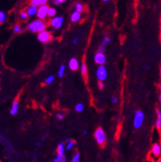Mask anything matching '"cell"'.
I'll list each match as a JSON object with an SVG mask.
<instances>
[{
    "label": "cell",
    "instance_id": "cell-1",
    "mask_svg": "<svg viewBox=\"0 0 161 162\" xmlns=\"http://www.w3.org/2000/svg\"><path fill=\"white\" fill-rule=\"evenodd\" d=\"M46 26L42 20H35L28 25V30L31 32H40L45 30Z\"/></svg>",
    "mask_w": 161,
    "mask_h": 162
},
{
    "label": "cell",
    "instance_id": "cell-2",
    "mask_svg": "<svg viewBox=\"0 0 161 162\" xmlns=\"http://www.w3.org/2000/svg\"><path fill=\"white\" fill-rule=\"evenodd\" d=\"M144 122V114L141 110H137L136 112L133 120V126L135 128H140Z\"/></svg>",
    "mask_w": 161,
    "mask_h": 162
},
{
    "label": "cell",
    "instance_id": "cell-3",
    "mask_svg": "<svg viewBox=\"0 0 161 162\" xmlns=\"http://www.w3.org/2000/svg\"><path fill=\"white\" fill-rule=\"evenodd\" d=\"M95 137L99 145H104L106 142V137L104 130L101 128H98L95 132Z\"/></svg>",
    "mask_w": 161,
    "mask_h": 162
},
{
    "label": "cell",
    "instance_id": "cell-4",
    "mask_svg": "<svg viewBox=\"0 0 161 162\" xmlns=\"http://www.w3.org/2000/svg\"><path fill=\"white\" fill-rule=\"evenodd\" d=\"M96 77L99 81H105L107 78V70L104 65H100L96 70Z\"/></svg>",
    "mask_w": 161,
    "mask_h": 162
},
{
    "label": "cell",
    "instance_id": "cell-5",
    "mask_svg": "<svg viewBox=\"0 0 161 162\" xmlns=\"http://www.w3.org/2000/svg\"><path fill=\"white\" fill-rule=\"evenodd\" d=\"M49 6H47L46 4L41 5L39 7V9H38L37 12V16L38 18L40 19V20H43L48 16V12H49Z\"/></svg>",
    "mask_w": 161,
    "mask_h": 162
},
{
    "label": "cell",
    "instance_id": "cell-6",
    "mask_svg": "<svg viewBox=\"0 0 161 162\" xmlns=\"http://www.w3.org/2000/svg\"><path fill=\"white\" fill-rule=\"evenodd\" d=\"M63 21H64V19H63V16H55L51 19L50 24H51V26H53L54 28L59 29L61 26H63Z\"/></svg>",
    "mask_w": 161,
    "mask_h": 162
},
{
    "label": "cell",
    "instance_id": "cell-7",
    "mask_svg": "<svg viewBox=\"0 0 161 162\" xmlns=\"http://www.w3.org/2000/svg\"><path fill=\"white\" fill-rule=\"evenodd\" d=\"M50 37H51V35L49 31H43L39 32V35H38V40L40 41L41 43H46L48 42L49 40H50Z\"/></svg>",
    "mask_w": 161,
    "mask_h": 162
},
{
    "label": "cell",
    "instance_id": "cell-8",
    "mask_svg": "<svg viewBox=\"0 0 161 162\" xmlns=\"http://www.w3.org/2000/svg\"><path fill=\"white\" fill-rule=\"evenodd\" d=\"M94 60L96 62V64H99V65H104V64H105V61H106V57L105 56V54H104L98 52L97 54H95Z\"/></svg>",
    "mask_w": 161,
    "mask_h": 162
},
{
    "label": "cell",
    "instance_id": "cell-9",
    "mask_svg": "<svg viewBox=\"0 0 161 162\" xmlns=\"http://www.w3.org/2000/svg\"><path fill=\"white\" fill-rule=\"evenodd\" d=\"M38 9H39V7L38 6H35V5H30V7H27L26 9V12L27 14L30 16H34L35 15H37Z\"/></svg>",
    "mask_w": 161,
    "mask_h": 162
},
{
    "label": "cell",
    "instance_id": "cell-10",
    "mask_svg": "<svg viewBox=\"0 0 161 162\" xmlns=\"http://www.w3.org/2000/svg\"><path fill=\"white\" fill-rule=\"evenodd\" d=\"M68 66H69V68L71 70L76 71L77 70V68H79V63H78L77 59L73 58V59H70V61L68 63Z\"/></svg>",
    "mask_w": 161,
    "mask_h": 162
},
{
    "label": "cell",
    "instance_id": "cell-11",
    "mask_svg": "<svg viewBox=\"0 0 161 162\" xmlns=\"http://www.w3.org/2000/svg\"><path fill=\"white\" fill-rule=\"evenodd\" d=\"M156 121H155V127L157 129H161V110L159 109H156Z\"/></svg>",
    "mask_w": 161,
    "mask_h": 162
},
{
    "label": "cell",
    "instance_id": "cell-12",
    "mask_svg": "<svg viewBox=\"0 0 161 162\" xmlns=\"http://www.w3.org/2000/svg\"><path fill=\"white\" fill-rule=\"evenodd\" d=\"M161 153V147L159 146V144L154 143L153 145V147H152V154L154 155V156H159Z\"/></svg>",
    "mask_w": 161,
    "mask_h": 162
},
{
    "label": "cell",
    "instance_id": "cell-13",
    "mask_svg": "<svg viewBox=\"0 0 161 162\" xmlns=\"http://www.w3.org/2000/svg\"><path fill=\"white\" fill-rule=\"evenodd\" d=\"M19 110V102L17 101H15L13 103H12V108L10 110V114L12 115H16L18 112Z\"/></svg>",
    "mask_w": 161,
    "mask_h": 162
},
{
    "label": "cell",
    "instance_id": "cell-14",
    "mask_svg": "<svg viewBox=\"0 0 161 162\" xmlns=\"http://www.w3.org/2000/svg\"><path fill=\"white\" fill-rule=\"evenodd\" d=\"M81 17H82L81 12L75 11L71 15V21H73V22H77V21H78L81 19Z\"/></svg>",
    "mask_w": 161,
    "mask_h": 162
},
{
    "label": "cell",
    "instance_id": "cell-15",
    "mask_svg": "<svg viewBox=\"0 0 161 162\" xmlns=\"http://www.w3.org/2000/svg\"><path fill=\"white\" fill-rule=\"evenodd\" d=\"M66 148L64 147V144L63 142H60L58 146V155H60V156H63V152H64V150Z\"/></svg>",
    "mask_w": 161,
    "mask_h": 162
},
{
    "label": "cell",
    "instance_id": "cell-16",
    "mask_svg": "<svg viewBox=\"0 0 161 162\" xmlns=\"http://www.w3.org/2000/svg\"><path fill=\"white\" fill-rule=\"evenodd\" d=\"M65 65H61L60 68H59V73H58V76L59 78H63V75H64V73H65Z\"/></svg>",
    "mask_w": 161,
    "mask_h": 162
},
{
    "label": "cell",
    "instance_id": "cell-17",
    "mask_svg": "<svg viewBox=\"0 0 161 162\" xmlns=\"http://www.w3.org/2000/svg\"><path fill=\"white\" fill-rule=\"evenodd\" d=\"M56 9L54 8V7H49V12H48V16H50V17H54L56 15Z\"/></svg>",
    "mask_w": 161,
    "mask_h": 162
},
{
    "label": "cell",
    "instance_id": "cell-18",
    "mask_svg": "<svg viewBox=\"0 0 161 162\" xmlns=\"http://www.w3.org/2000/svg\"><path fill=\"white\" fill-rule=\"evenodd\" d=\"M82 74L83 77H86L87 74V66L86 63H82Z\"/></svg>",
    "mask_w": 161,
    "mask_h": 162
},
{
    "label": "cell",
    "instance_id": "cell-19",
    "mask_svg": "<svg viewBox=\"0 0 161 162\" xmlns=\"http://www.w3.org/2000/svg\"><path fill=\"white\" fill-rule=\"evenodd\" d=\"M84 110V106L82 103H78L77 106H75V110L77 112H82Z\"/></svg>",
    "mask_w": 161,
    "mask_h": 162
},
{
    "label": "cell",
    "instance_id": "cell-20",
    "mask_svg": "<svg viewBox=\"0 0 161 162\" xmlns=\"http://www.w3.org/2000/svg\"><path fill=\"white\" fill-rule=\"evenodd\" d=\"M111 41V38L110 37H105L104 40H102V42H101V46H104V47H105L106 45L109 44V43Z\"/></svg>",
    "mask_w": 161,
    "mask_h": 162
},
{
    "label": "cell",
    "instance_id": "cell-21",
    "mask_svg": "<svg viewBox=\"0 0 161 162\" xmlns=\"http://www.w3.org/2000/svg\"><path fill=\"white\" fill-rule=\"evenodd\" d=\"M54 77L53 75H50V76H49L46 79H45V83H46L47 85H49V84H51L52 82H54Z\"/></svg>",
    "mask_w": 161,
    "mask_h": 162
},
{
    "label": "cell",
    "instance_id": "cell-22",
    "mask_svg": "<svg viewBox=\"0 0 161 162\" xmlns=\"http://www.w3.org/2000/svg\"><path fill=\"white\" fill-rule=\"evenodd\" d=\"M75 10L77 11V12H82L83 11V6H82L81 3H77L76 4V7H75Z\"/></svg>",
    "mask_w": 161,
    "mask_h": 162
},
{
    "label": "cell",
    "instance_id": "cell-23",
    "mask_svg": "<svg viewBox=\"0 0 161 162\" xmlns=\"http://www.w3.org/2000/svg\"><path fill=\"white\" fill-rule=\"evenodd\" d=\"M5 20H6V14H5V12H2V11H0V22L2 23Z\"/></svg>",
    "mask_w": 161,
    "mask_h": 162
},
{
    "label": "cell",
    "instance_id": "cell-24",
    "mask_svg": "<svg viewBox=\"0 0 161 162\" xmlns=\"http://www.w3.org/2000/svg\"><path fill=\"white\" fill-rule=\"evenodd\" d=\"M75 145V142L74 141H70L67 144V146H66V150H70L73 147V146Z\"/></svg>",
    "mask_w": 161,
    "mask_h": 162
},
{
    "label": "cell",
    "instance_id": "cell-25",
    "mask_svg": "<svg viewBox=\"0 0 161 162\" xmlns=\"http://www.w3.org/2000/svg\"><path fill=\"white\" fill-rule=\"evenodd\" d=\"M80 161V154L79 153H76L73 158L72 162H79Z\"/></svg>",
    "mask_w": 161,
    "mask_h": 162
},
{
    "label": "cell",
    "instance_id": "cell-26",
    "mask_svg": "<svg viewBox=\"0 0 161 162\" xmlns=\"http://www.w3.org/2000/svg\"><path fill=\"white\" fill-rule=\"evenodd\" d=\"M29 15L27 14V12H21V18L22 20H26L27 17H28Z\"/></svg>",
    "mask_w": 161,
    "mask_h": 162
},
{
    "label": "cell",
    "instance_id": "cell-27",
    "mask_svg": "<svg viewBox=\"0 0 161 162\" xmlns=\"http://www.w3.org/2000/svg\"><path fill=\"white\" fill-rule=\"evenodd\" d=\"M21 31V28L20 26H15L14 27H13V31H14L15 33H19Z\"/></svg>",
    "mask_w": 161,
    "mask_h": 162
},
{
    "label": "cell",
    "instance_id": "cell-28",
    "mask_svg": "<svg viewBox=\"0 0 161 162\" xmlns=\"http://www.w3.org/2000/svg\"><path fill=\"white\" fill-rule=\"evenodd\" d=\"M66 0H54V4L57 5V6H59L60 5L61 3H63V2H65Z\"/></svg>",
    "mask_w": 161,
    "mask_h": 162
},
{
    "label": "cell",
    "instance_id": "cell-29",
    "mask_svg": "<svg viewBox=\"0 0 161 162\" xmlns=\"http://www.w3.org/2000/svg\"><path fill=\"white\" fill-rule=\"evenodd\" d=\"M98 52H100V53H102V54H105V48L104 47V46H101V47L99 48Z\"/></svg>",
    "mask_w": 161,
    "mask_h": 162
},
{
    "label": "cell",
    "instance_id": "cell-30",
    "mask_svg": "<svg viewBox=\"0 0 161 162\" xmlns=\"http://www.w3.org/2000/svg\"><path fill=\"white\" fill-rule=\"evenodd\" d=\"M104 87H105V85H104V82H103L102 81H100V82H99V88H100V89H103V88H104Z\"/></svg>",
    "mask_w": 161,
    "mask_h": 162
},
{
    "label": "cell",
    "instance_id": "cell-31",
    "mask_svg": "<svg viewBox=\"0 0 161 162\" xmlns=\"http://www.w3.org/2000/svg\"><path fill=\"white\" fill-rule=\"evenodd\" d=\"M61 159H62V156H60V155H57V157L54 160V162H60Z\"/></svg>",
    "mask_w": 161,
    "mask_h": 162
},
{
    "label": "cell",
    "instance_id": "cell-32",
    "mask_svg": "<svg viewBox=\"0 0 161 162\" xmlns=\"http://www.w3.org/2000/svg\"><path fill=\"white\" fill-rule=\"evenodd\" d=\"M63 115H62V114H58V115H57V119H58L59 120L63 119Z\"/></svg>",
    "mask_w": 161,
    "mask_h": 162
},
{
    "label": "cell",
    "instance_id": "cell-33",
    "mask_svg": "<svg viewBox=\"0 0 161 162\" xmlns=\"http://www.w3.org/2000/svg\"><path fill=\"white\" fill-rule=\"evenodd\" d=\"M77 42H78V37L74 38L73 40V45H77Z\"/></svg>",
    "mask_w": 161,
    "mask_h": 162
},
{
    "label": "cell",
    "instance_id": "cell-34",
    "mask_svg": "<svg viewBox=\"0 0 161 162\" xmlns=\"http://www.w3.org/2000/svg\"><path fill=\"white\" fill-rule=\"evenodd\" d=\"M111 101H112L113 104H115L116 102H117V98L115 97H113L112 98H111Z\"/></svg>",
    "mask_w": 161,
    "mask_h": 162
},
{
    "label": "cell",
    "instance_id": "cell-35",
    "mask_svg": "<svg viewBox=\"0 0 161 162\" xmlns=\"http://www.w3.org/2000/svg\"><path fill=\"white\" fill-rule=\"evenodd\" d=\"M40 2H41V5H44L46 3L48 0H40Z\"/></svg>",
    "mask_w": 161,
    "mask_h": 162
},
{
    "label": "cell",
    "instance_id": "cell-36",
    "mask_svg": "<svg viewBox=\"0 0 161 162\" xmlns=\"http://www.w3.org/2000/svg\"><path fill=\"white\" fill-rule=\"evenodd\" d=\"M82 134H83V135H87V131H86V130H84V131L82 132Z\"/></svg>",
    "mask_w": 161,
    "mask_h": 162
},
{
    "label": "cell",
    "instance_id": "cell-37",
    "mask_svg": "<svg viewBox=\"0 0 161 162\" xmlns=\"http://www.w3.org/2000/svg\"><path fill=\"white\" fill-rule=\"evenodd\" d=\"M71 141V140H70V139H69V138H68V139H66V142H67V143H68V142H70Z\"/></svg>",
    "mask_w": 161,
    "mask_h": 162
},
{
    "label": "cell",
    "instance_id": "cell-38",
    "mask_svg": "<svg viewBox=\"0 0 161 162\" xmlns=\"http://www.w3.org/2000/svg\"><path fill=\"white\" fill-rule=\"evenodd\" d=\"M37 146H40V142H37Z\"/></svg>",
    "mask_w": 161,
    "mask_h": 162
},
{
    "label": "cell",
    "instance_id": "cell-39",
    "mask_svg": "<svg viewBox=\"0 0 161 162\" xmlns=\"http://www.w3.org/2000/svg\"><path fill=\"white\" fill-rule=\"evenodd\" d=\"M103 1H104V2H109L110 0H103Z\"/></svg>",
    "mask_w": 161,
    "mask_h": 162
},
{
    "label": "cell",
    "instance_id": "cell-40",
    "mask_svg": "<svg viewBox=\"0 0 161 162\" xmlns=\"http://www.w3.org/2000/svg\"><path fill=\"white\" fill-rule=\"evenodd\" d=\"M159 102H160V104H161V95H160V97H159Z\"/></svg>",
    "mask_w": 161,
    "mask_h": 162
},
{
    "label": "cell",
    "instance_id": "cell-41",
    "mask_svg": "<svg viewBox=\"0 0 161 162\" xmlns=\"http://www.w3.org/2000/svg\"><path fill=\"white\" fill-rule=\"evenodd\" d=\"M159 92H161V85H160V86H159Z\"/></svg>",
    "mask_w": 161,
    "mask_h": 162
},
{
    "label": "cell",
    "instance_id": "cell-42",
    "mask_svg": "<svg viewBox=\"0 0 161 162\" xmlns=\"http://www.w3.org/2000/svg\"><path fill=\"white\" fill-rule=\"evenodd\" d=\"M159 73H160V77H161V68H160V70H159Z\"/></svg>",
    "mask_w": 161,
    "mask_h": 162
},
{
    "label": "cell",
    "instance_id": "cell-43",
    "mask_svg": "<svg viewBox=\"0 0 161 162\" xmlns=\"http://www.w3.org/2000/svg\"><path fill=\"white\" fill-rule=\"evenodd\" d=\"M156 162H161V161H160V160H157Z\"/></svg>",
    "mask_w": 161,
    "mask_h": 162
}]
</instances>
